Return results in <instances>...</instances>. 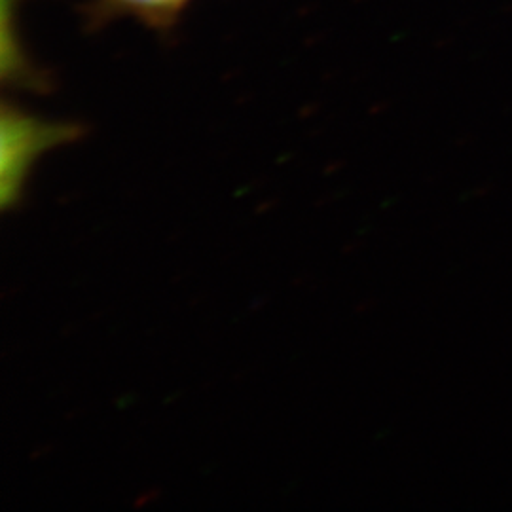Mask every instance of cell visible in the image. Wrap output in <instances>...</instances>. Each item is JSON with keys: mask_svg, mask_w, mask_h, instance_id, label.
Here are the masks:
<instances>
[{"mask_svg": "<svg viewBox=\"0 0 512 512\" xmlns=\"http://www.w3.org/2000/svg\"><path fill=\"white\" fill-rule=\"evenodd\" d=\"M194 0H90L84 16L90 29H101L118 19H133L154 33L169 35L181 23Z\"/></svg>", "mask_w": 512, "mask_h": 512, "instance_id": "cell-2", "label": "cell"}, {"mask_svg": "<svg viewBox=\"0 0 512 512\" xmlns=\"http://www.w3.org/2000/svg\"><path fill=\"white\" fill-rule=\"evenodd\" d=\"M0 118V202L8 211L21 200L38 158L50 148L73 143L82 129L76 124L44 122L10 103H4Z\"/></svg>", "mask_w": 512, "mask_h": 512, "instance_id": "cell-1", "label": "cell"}]
</instances>
